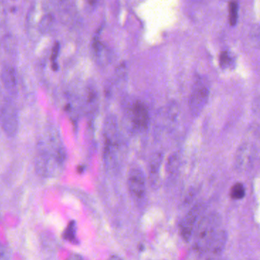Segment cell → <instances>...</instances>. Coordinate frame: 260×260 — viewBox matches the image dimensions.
Returning a JSON list of instances; mask_svg holds the SVG:
<instances>
[{"label": "cell", "mask_w": 260, "mask_h": 260, "mask_svg": "<svg viewBox=\"0 0 260 260\" xmlns=\"http://www.w3.org/2000/svg\"><path fill=\"white\" fill-rule=\"evenodd\" d=\"M0 121L3 130L10 137L16 135L19 128V117L17 111L10 102L6 101L1 106Z\"/></svg>", "instance_id": "obj_3"}, {"label": "cell", "mask_w": 260, "mask_h": 260, "mask_svg": "<svg viewBox=\"0 0 260 260\" xmlns=\"http://www.w3.org/2000/svg\"><path fill=\"white\" fill-rule=\"evenodd\" d=\"M220 217L217 214H210L199 220L194 231V247L199 252L208 251L213 240L220 231Z\"/></svg>", "instance_id": "obj_2"}, {"label": "cell", "mask_w": 260, "mask_h": 260, "mask_svg": "<svg viewBox=\"0 0 260 260\" xmlns=\"http://www.w3.org/2000/svg\"><path fill=\"white\" fill-rule=\"evenodd\" d=\"M179 164V156L176 154L172 155L169 159L168 164H167V170H168L169 173H175L178 170Z\"/></svg>", "instance_id": "obj_16"}, {"label": "cell", "mask_w": 260, "mask_h": 260, "mask_svg": "<svg viewBox=\"0 0 260 260\" xmlns=\"http://www.w3.org/2000/svg\"><path fill=\"white\" fill-rule=\"evenodd\" d=\"M231 59L228 52H222L220 56V64L222 68H228L231 65Z\"/></svg>", "instance_id": "obj_18"}, {"label": "cell", "mask_w": 260, "mask_h": 260, "mask_svg": "<svg viewBox=\"0 0 260 260\" xmlns=\"http://www.w3.org/2000/svg\"><path fill=\"white\" fill-rule=\"evenodd\" d=\"M59 49H60V45L58 42H56L53 47L52 54H51V60H52V66L54 70H57V65L56 63L57 56H58Z\"/></svg>", "instance_id": "obj_17"}, {"label": "cell", "mask_w": 260, "mask_h": 260, "mask_svg": "<svg viewBox=\"0 0 260 260\" xmlns=\"http://www.w3.org/2000/svg\"><path fill=\"white\" fill-rule=\"evenodd\" d=\"M131 119L135 129L144 132L148 127L150 122L148 110L141 101H136L131 109Z\"/></svg>", "instance_id": "obj_7"}, {"label": "cell", "mask_w": 260, "mask_h": 260, "mask_svg": "<svg viewBox=\"0 0 260 260\" xmlns=\"http://www.w3.org/2000/svg\"><path fill=\"white\" fill-rule=\"evenodd\" d=\"M161 162H162V156L160 154H156L153 156L150 162V179L153 184L157 182L159 179V168H160Z\"/></svg>", "instance_id": "obj_11"}, {"label": "cell", "mask_w": 260, "mask_h": 260, "mask_svg": "<svg viewBox=\"0 0 260 260\" xmlns=\"http://www.w3.org/2000/svg\"><path fill=\"white\" fill-rule=\"evenodd\" d=\"M209 90L205 86H198L190 95L188 100L190 112L194 117L199 116L208 103Z\"/></svg>", "instance_id": "obj_8"}, {"label": "cell", "mask_w": 260, "mask_h": 260, "mask_svg": "<svg viewBox=\"0 0 260 260\" xmlns=\"http://www.w3.org/2000/svg\"><path fill=\"white\" fill-rule=\"evenodd\" d=\"M67 260H85L81 255L78 253H73L68 257Z\"/></svg>", "instance_id": "obj_19"}, {"label": "cell", "mask_w": 260, "mask_h": 260, "mask_svg": "<svg viewBox=\"0 0 260 260\" xmlns=\"http://www.w3.org/2000/svg\"><path fill=\"white\" fill-rule=\"evenodd\" d=\"M245 194H246V190L243 184L237 182L233 185L231 189V199L234 200H240L245 197Z\"/></svg>", "instance_id": "obj_13"}, {"label": "cell", "mask_w": 260, "mask_h": 260, "mask_svg": "<svg viewBox=\"0 0 260 260\" xmlns=\"http://www.w3.org/2000/svg\"><path fill=\"white\" fill-rule=\"evenodd\" d=\"M226 242V234L225 231H220L211 243L208 251L214 254H220L224 248Z\"/></svg>", "instance_id": "obj_10"}, {"label": "cell", "mask_w": 260, "mask_h": 260, "mask_svg": "<svg viewBox=\"0 0 260 260\" xmlns=\"http://www.w3.org/2000/svg\"><path fill=\"white\" fill-rule=\"evenodd\" d=\"M1 80L6 90L11 95L17 92L18 83L16 73L14 68L9 64H5L1 71Z\"/></svg>", "instance_id": "obj_9"}, {"label": "cell", "mask_w": 260, "mask_h": 260, "mask_svg": "<svg viewBox=\"0 0 260 260\" xmlns=\"http://www.w3.org/2000/svg\"><path fill=\"white\" fill-rule=\"evenodd\" d=\"M108 260H124L121 257H120L119 255H112L109 257V259Z\"/></svg>", "instance_id": "obj_20"}, {"label": "cell", "mask_w": 260, "mask_h": 260, "mask_svg": "<svg viewBox=\"0 0 260 260\" xmlns=\"http://www.w3.org/2000/svg\"><path fill=\"white\" fill-rule=\"evenodd\" d=\"M256 149L249 143L242 144L235 155V167L239 172H246L252 167L256 158Z\"/></svg>", "instance_id": "obj_4"}, {"label": "cell", "mask_w": 260, "mask_h": 260, "mask_svg": "<svg viewBox=\"0 0 260 260\" xmlns=\"http://www.w3.org/2000/svg\"><path fill=\"white\" fill-rule=\"evenodd\" d=\"M202 213V205H196L187 213L180 224V234L185 242L191 240L194 230L199 224V217Z\"/></svg>", "instance_id": "obj_5"}, {"label": "cell", "mask_w": 260, "mask_h": 260, "mask_svg": "<svg viewBox=\"0 0 260 260\" xmlns=\"http://www.w3.org/2000/svg\"><path fill=\"white\" fill-rule=\"evenodd\" d=\"M238 4L237 2H231L229 4V22L231 26L236 25L238 19Z\"/></svg>", "instance_id": "obj_14"}, {"label": "cell", "mask_w": 260, "mask_h": 260, "mask_svg": "<svg viewBox=\"0 0 260 260\" xmlns=\"http://www.w3.org/2000/svg\"><path fill=\"white\" fill-rule=\"evenodd\" d=\"M103 132L105 139L103 157L105 164L109 168H114L118 164L121 147V137L116 117L109 115L106 118Z\"/></svg>", "instance_id": "obj_1"}, {"label": "cell", "mask_w": 260, "mask_h": 260, "mask_svg": "<svg viewBox=\"0 0 260 260\" xmlns=\"http://www.w3.org/2000/svg\"><path fill=\"white\" fill-rule=\"evenodd\" d=\"M128 189L135 199H141L146 192V179L141 168L134 167L129 172L127 178Z\"/></svg>", "instance_id": "obj_6"}, {"label": "cell", "mask_w": 260, "mask_h": 260, "mask_svg": "<svg viewBox=\"0 0 260 260\" xmlns=\"http://www.w3.org/2000/svg\"><path fill=\"white\" fill-rule=\"evenodd\" d=\"M77 226L75 220H71L68 223L65 231L63 233V237L67 241L71 242L73 243H76L77 241Z\"/></svg>", "instance_id": "obj_12"}, {"label": "cell", "mask_w": 260, "mask_h": 260, "mask_svg": "<svg viewBox=\"0 0 260 260\" xmlns=\"http://www.w3.org/2000/svg\"><path fill=\"white\" fill-rule=\"evenodd\" d=\"M54 21V17L51 14H46L43 16L40 21V25L39 28L42 31H47L50 29Z\"/></svg>", "instance_id": "obj_15"}]
</instances>
